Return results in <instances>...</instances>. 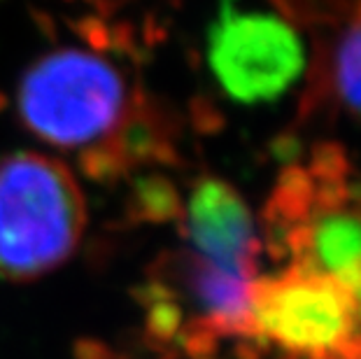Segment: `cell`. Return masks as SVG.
I'll list each match as a JSON object with an SVG mask.
<instances>
[{
	"label": "cell",
	"mask_w": 361,
	"mask_h": 359,
	"mask_svg": "<svg viewBox=\"0 0 361 359\" xmlns=\"http://www.w3.org/2000/svg\"><path fill=\"white\" fill-rule=\"evenodd\" d=\"M359 324L361 312L352 296L303 264L255 285L252 329L289 353H345Z\"/></svg>",
	"instance_id": "3"
},
{
	"label": "cell",
	"mask_w": 361,
	"mask_h": 359,
	"mask_svg": "<svg viewBox=\"0 0 361 359\" xmlns=\"http://www.w3.org/2000/svg\"><path fill=\"white\" fill-rule=\"evenodd\" d=\"M189 252L226 269L255 273V217L243 196L219 178H203L191 192L184 215Z\"/></svg>",
	"instance_id": "5"
},
{
	"label": "cell",
	"mask_w": 361,
	"mask_h": 359,
	"mask_svg": "<svg viewBox=\"0 0 361 359\" xmlns=\"http://www.w3.org/2000/svg\"><path fill=\"white\" fill-rule=\"evenodd\" d=\"M173 278L180 280L182 296L210 334H255V273L226 269L187 250L175 264Z\"/></svg>",
	"instance_id": "6"
},
{
	"label": "cell",
	"mask_w": 361,
	"mask_h": 359,
	"mask_svg": "<svg viewBox=\"0 0 361 359\" xmlns=\"http://www.w3.org/2000/svg\"><path fill=\"white\" fill-rule=\"evenodd\" d=\"M336 84L345 103L361 114V17L350 26L338 47Z\"/></svg>",
	"instance_id": "7"
},
{
	"label": "cell",
	"mask_w": 361,
	"mask_h": 359,
	"mask_svg": "<svg viewBox=\"0 0 361 359\" xmlns=\"http://www.w3.org/2000/svg\"><path fill=\"white\" fill-rule=\"evenodd\" d=\"M214 78L240 103H266L284 94L303 71V47L287 21L221 0L207 37Z\"/></svg>",
	"instance_id": "4"
},
{
	"label": "cell",
	"mask_w": 361,
	"mask_h": 359,
	"mask_svg": "<svg viewBox=\"0 0 361 359\" xmlns=\"http://www.w3.org/2000/svg\"><path fill=\"white\" fill-rule=\"evenodd\" d=\"M133 105L119 68L110 59L78 47L40 56L17 91L24 126L61 150L105 147Z\"/></svg>",
	"instance_id": "2"
},
{
	"label": "cell",
	"mask_w": 361,
	"mask_h": 359,
	"mask_svg": "<svg viewBox=\"0 0 361 359\" xmlns=\"http://www.w3.org/2000/svg\"><path fill=\"white\" fill-rule=\"evenodd\" d=\"M87 208L75 175L40 152L0 159V278L37 280L80 248Z\"/></svg>",
	"instance_id": "1"
}]
</instances>
